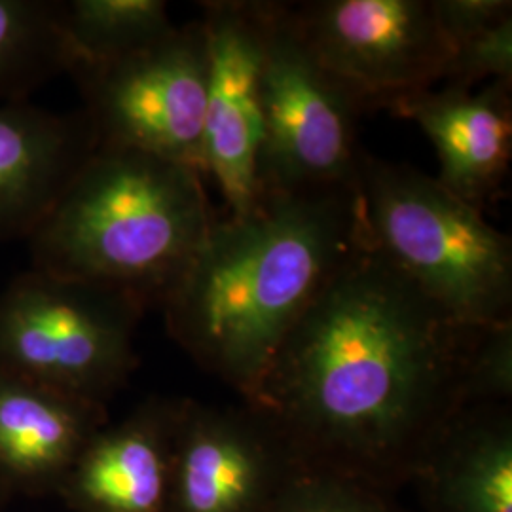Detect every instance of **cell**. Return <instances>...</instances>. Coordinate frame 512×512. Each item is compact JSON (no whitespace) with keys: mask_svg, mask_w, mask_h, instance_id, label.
Masks as SVG:
<instances>
[{"mask_svg":"<svg viewBox=\"0 0 512 512\" xmlns=\"http://www.w3.org/2000/svg\"><path fill=\"white\" fill-rule=\"evenodd\" d=\"M296 463L251 406L181 399L169 512H264Z\"/></svg>","mask_w":512,"mask_h":512,"instance_id":"10","label":"cell"},{"mask_svg":"<svg viewBox=\"0 0 512 512\" xmlns=\"http://www.w3.org/2000/svg\"><path fill=\"white\" fill-rule=\"evenodd\" d=\"M175 29L164 0L61 2L67 74L139 52Z\"/></svg>","mask_w":512,"mask_h":512,"instance_id":"16","label":"cell"},{"mask_svg":"<svg viewBox=\"0 0 512 512\" xmlns=\"http://www.w3.org/2000/svg\"><path fill=\"white\" fill-rule=\"evenodd\" d=\"M270 2H203L207 99L205 175L219 186L226 215L249 213L260 200L262 65Z\"/></svg>","mask_w":512,"mask_h":512,"instance_id":"9","label":"cell"},{"mask_svg":"<svg viewBox=\"0 0 512 512\" xmlns=\"http://www.w3.org/2000/svg\"><path fill=\"white\" fill-rule=\"evenodd\" d=\"M311 52L363 110L442 84L452 48L431 0H317L293 4Z\"/></svg>","mask_w":512,"mask_h":512,"instance_id":"8","label":"cell"},{"mask_svg":"<svg viewBox=\"0 0 512 512\" xmlns=\"http://www.w3.org/2000/svg\"><path fill=\"white\" fill-rule=\"evenodd\" d=\"M61 73H67L61 2L0 0V101H29Z\"/></svg>","mask_w":512,"mask_h":512,"instance_id":"17","label":"cell"},{"mask_svg":"<svg viewBox=\"0 0 512 512\" xmlns=\"http://www.w3.org/2000/svg\"><path fill=\"white\" fill-rule=\"evenodd\" d=\"M512 393V323L476 330L463 378V408L507 404Z\"/></svg>","mask_w":512,"mask_h":512,"instance_id":"19","label":"cell"},{"mask_svg":"<svg viewBox=\"0 0 512 512\" xmlns=\"http://www.w3.org/2000/svg\"><path fill=\"white\" fill-rule=\"evenodd\" d=\"M476 330L365 243L285 338L247 403L298 463L374 488L418 473L463 408Z\"/></svg>","mask_w":512,"mask_h":512,"instance_id":"1","label":"cell"},{"mask_svg":"<svg viewBox=\"0 0 512 512\" xmlns=\"http://www.w3.org/2000/svg\"><path fill=\"white\" fill-rule=\"evenodd\" d=\"M8 492H6V488L0 484V509H2V505H4V501H6V497H8Z\"/></svg>","mask_w":512,"mask_h":512,"instance_id":"22","label":"cell"},{"mask_svg":"<svg viewBox=\"0 0 512 512\" xmlns=\"http://www.w3.org/2000/svg\"><path fill=\"white\" fill-rule=\"evenodd\" d=\"M365 243L357 186L264 192L213 222L167 294L169 336L249 403L285 338Z\"/></svg>","mask_w":512,"mask_h":512,"instance_id":"2","label":"cell"},{"mask_svg":"<svg viewBox=\"0 0 512 512\" xmlns=\"http://www.w3.org/2000/svg\"><path fill=\"white\" fill-rule=\"evenodd\" d=\"M95 148L84 110L0 101V241L31 238Z\"/></svg>","mask_w":512,"mask_h":512,"instance_id":"13","label":"cell"},{"mask_svg":"<svg viewBox=\"0 0 512 512\" xmlns=\"http://www.w3.org/2000/svg\"><path fill=\"white\" fill-rule=\"evenodd\" d=\"M488 82L512 84V18L459 44L440 86L475 90Z\"/></svg>","mask_w":512,"mask_h":512,"instance_id":"20","label":"cell"},{"mask_svg":"<svg viewBox=\"0 0 512 512\" xmlns=\"http://www.w3.org/2000/svg\"><path fill=\"white\" fill-rule=\"evenodd\" d=\"M366 243L465 329L512 323V245L486 213L406 164L361 148Z\"/></svg>","mask_w":512,"mask_h":512,"instance_id":"4","label":"cell"},{"mask_svg":"<svg viewBox=\"0 0 512 512\" xmlns=\"http://www.w3.org/2000/svg\"><path fill=\"white\" fill-rule=\"evenodd\" d=\"M365 110L311 52L293 4L270 2L262 65L260 196L357 186Z\"/></svg>","mask_w":512,"mask_h":512,"instance_id":"6","label":"cell"},{"mask_svg":"<svg viewBox=\"0 0 512 512\" xmlns=\"http://www.w3.org/2000/svg\"><path fill=\"white\" fill-rule=\"evenodd\" d=\"M431 10L452 52L465 40L512 18L511 0H431Z\"/></svg>","mask_w":512,"mask_h":512,"instance_id":"21","label":"cell"},{"mask_svg":"<svg viewBox=\"0 0 512 512\" xmlns=\"http://www.w3.org/2000/svg\"><path fill=\"white\" fill-rule=\"evenodd\" d=\"M376 490L357 478L296 463L264 512H397Z\"/></svg>","mask_w":512,"mask_h":512,"instance_id":"18","label":"cell"},{"mask_svg":"<svg viewBox=\"0 0 512 512\" xmlns=\"http://www.w3.org/2000/svg\"><path fill=\"white\" fill-rule=\"evenodd\" d=\"M433 512H512V421L505 404L450 421L418 469Z\"/></svg>","mask_w":512,"mask_h":512,"instance_id":"15","label":"cell"},{"mask_svg":"<svg viewBox=\"0 0 512 512\" xmlns=\"http://www.w3.org/2000/svg\"><path fill=\"white\" fill-rule=\"evenodd\" d=\"M215 219L198 171L97 147L27 239L31 268L160 308Z\"/></svg>","mask_w":512,"mask_h":512,"instance_id":"3","label":"cell"},{"mask_svg":"<svg viewBox=\"0 0 512 512\" xmlns=\"http://www.w3.org/2000/svg\"><path fill=\"white\" fill-rule=\"evenodd\" d=\"M135 300L27 270L0 293V374L107 406L137 366Z\"/></svg>","mask_w":512,"mask_h":512,"instance_id":"5","label":"cell"},{"mask_svg":"<svg viewBox=\"0 0 512 512\" xmlns=\"http://www.w3.org/2000/svg\"><path fill=\"white\" fill-rule=\"evenodd\" d=\"M107 423L103 404L0 374V484L8 494H57Z\"/></svg>","mask_w":512,"mask_h":512,"instance_id":"14","label":"cell"},{"mask_svg":"<svg viewBox=\"0 0 512 512\" xmlns=\"http://www.w3.org/2000/svg\"><path fill=\"white\" fill-rule=\"evenodd\" d=\"M179 406L181 399L150 397L103 425L55 495L74 512H169Z\"/></svg>","mask_w":512,"mask_h":512,"instance_id":"11","label":"cell"},{"mask_svg":"<svg viewBox=\"0 0 512 512\" xmlns=\"http://www.w3.org/2000/svg\"><path fill=\"white\" fill-rule=\"evenodd\" d=\"M512 84L488 82L475 90L440 86L399 99L395 116L416 122L439 156L448 192L486 213L509 175Z\"/></svg>","mask_w":512,"mask_h":512,"instance_id":"12","label":"cell"},{"mask_svg":"<svg viewBox=\"0 0 512 512\" xmlns=\"http://www.w3.org/2000/svg\"><path fill=\"white\" fill-rule=\"evenodd\" d=\"M97 147L135 150L205 175L207 40L202 19L147 48L71 71Z\"/></svg>","mask_w":512,"mask_h":512,"instance_id":"7","label":"cell"}]
</instances>
